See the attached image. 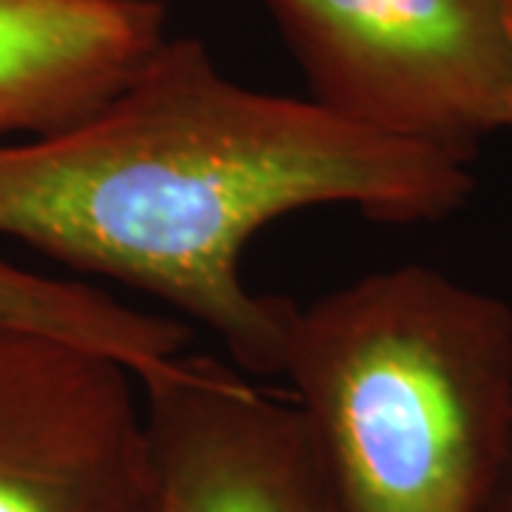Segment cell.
<instances>
[{"label": "cell", "mask_w": 512, "mask_h": 512, "mask_svg": "<svg viewBox=\"0 0 512 512\" xmlns=\"http://www.w3.org/2000/svg\"><path fill=\"white\" fill-rule=\"evenodd\" d=\"M470 194L464 160L248 89L197 37H165L86 120L0 143V237L191 316L248 376H279L296 305L245 282L256 231L319 205L436 222Z\"/></svg>", "instance_id": "6da1fadb"}, {"label": "cell", "mask_w": 512, "mask_h": 512, "mask_svg": "<svg viewBox=\"0 0 512 512\" xmlns=\"http://www.w3.org/2000/svg\"><path fill=\"white\" fill-rule=\"evenodd\" d=\"M279 376L345 512H484L512 427V308L424 265L293 305Z\"/></svg>", "instance_id": "7a4b0ae2"}, {"label": "cell", "mask_w": 512, "mask_h": 512, "mask_svg": "<svg viewBox=\"0 0 512 512\" xmlns=\"http://www.w3.org/2000/svg\"><path fill=\"white\" fill-rule=\"evenodd\" d=\"M311 100L470 163L512 128V0H262Z\"/></svg>", "instance_id": "3957f363"}, {"label": "cell", "mask_w": 512, "mask_h": 512, "mask_svg": "<svg viewBox=\"0 0 512 512\" xmlns=\"http://www.w3.org/2000/svg\"><path fill=\"white\" fill-rule=\"evenodd\" d=\"M0 512H157L154 439L131 367L0 333Z\"/></svg>", "instance_id": "277c9868"}, {"label": "cell", "mask_w": 512, "mask_h": 512, "mask_svg": "<svg viewBox=\"0 0 512 512\" xmlns=\"http://www.w3.org/2000/svg\"><path fill=\"white\" fill-rule=\"evenodd\" d=\"M157 456V512H345L291 399L202 353L137 376Z\"/></svg>", "instance_id": "5b68a950"}, {"label": "cell", "mask_w": 512, "mask_h": 512, "mask_svg": "<svg viewBox=\"0 0 512 512\" xmlns=\"http://www.w3.org/2000/svg\"><path fill=\"white\" fill-rule=\"evenodd\" d=\"M165 37L160 0H0V143L86 120Z\"/></svg>", "instance_id": "8992f818"}, {"label": "cell", "mask_w": 512, "mask_h": 512, "mask_svg": "<svg viewBox=\"0 0 512 512\" xmlns=\"http://www.w3.org/2000/svg\"><path fill=\"white\" fill-rule=\"evenodd\" d=\"M6 330L92 348L137 376L191 345L185 322L128 308L100 288L35 274L0 259V333Z\"/></svg>", "instance_id": "52a82bcc"}, {"label": "cell", "mask_w": 512, "mask_h": 512, "mask_svg": "<svg viewBox=\"0 0 512 512\" xmlns=\"http://www.w3.org/2000/svg\"><path fill=\"white\" fill-rule=\"evenodd\" d=\"M484 512H512V427L507 450H504V458H501V467H498V476H495Z\"/></svg>", "instance_id": "ba28073f"}]
</instances>
